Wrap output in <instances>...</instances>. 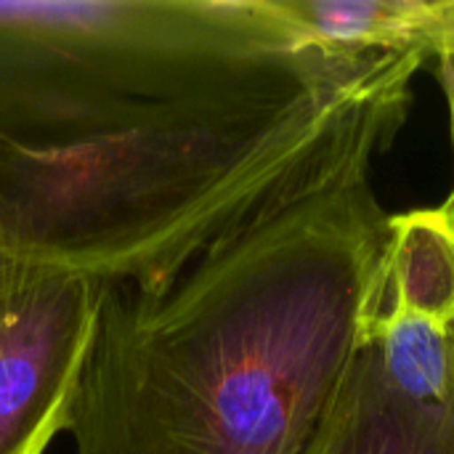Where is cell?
I'll return each mask as SVG.
<instances>
[{"label": "cell", "mask_w": 454, "mask_h": 454, "mask_svg": "<svg viewBox=\"0 0 454 454\" xmlns=\"http://www.w3.org/2000/svg\"><path fill=\"white\" fill-rule=\"evenodd\" d=\"M101 293L0 255V454H45L67 431Z\"/></svg>", "instance_id": "3957f363"}, {"label": "cell", "mask_w": 454, "mask_h": 454, "mask_svg": "<svg viewBox=\"0 0 454 454\" xmlns=\"http://www.w3.org/2000/svg\"><path fill=\"white\" fill-rule=\"evenodd\" d=\"M436 80L442 85L444 101H447V117H450V138H452V154H454V53L452 56H442L436 59ZM454 205V184L452 192L447 194Z\"/></svg>", "instance_id": "52a82bcc"}, {"label": "cell", "mask_w": 454, "mask_h": 454, "mask_svg": "<svg viewBox=\"0 0 454 454\" xmlns=\"http://www.w3.org/2000/svg\"><path fill=\"white\" fill-rule=\"evenodd\" d=\"M367 346L394 391L442 402L454 386V205L388 215Z\"/></svg>", "instance_id": "277c9868"}, {"label": "cell", "mask_w": 454, "mask_h": 454, "mask_svg": "<svg viewBox=\"0 0 454 454\" xmlns=\"http://www.w3.org/2000/svg\"><path fill=\"white\" fill-rule=\"evenodd\" d=\"M298 32L354 59L454 53V0H279Z\"/></svg>", "instance_id": "8992f818"}, {"label": "cell", "mask_w": 454, "mask_h": 454, "mask_svg": "<svg viewBox=\"0 0 454 454\" xmlns=\"http://www.w3.org/2000/svg\"><path fill=\"white\" fill-rule=\"evenodd\" d=\"M394 106L250 207L157 287L104 285L74 454H306L378 306L372 186Z\"/></svg>", "instance_id": "6da1fadb"}, {"label": "cell", "mask_w": 454, "mask_h": 454, "mask_svg": "<svg viewBox=\"0 0 454 454\" xmlns=\"http://www.w3.org/2000/svg\"><path fill=\"white\" fill-rule=\"evenodd\" d=\"M354 56L279 0H0V160H61Z\"/></svg>", "instance_id": "7a4b0ae2"}, {"label": "cell", "mask_w": 454, "mask_h": 454, "mask_svg": "<svg viewBox=\"0 0 454 454\" xmlns=\"http://www.w3.org/2000/svg\"><path fill=\"white\" fill-rule=\"evenodd\" d=\"M306 454H454V386L442 402L407 399L364 346Z\"/></svg>", "instance_id": "5b68a950"}]
</instances>
